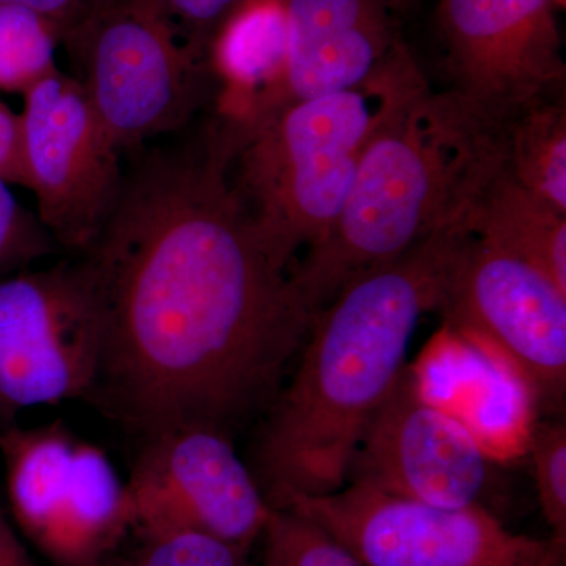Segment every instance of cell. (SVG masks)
I'll list each match as a JSON object with an SVG mask.
<instances>
[{"label":"cell","mask_w":566,"mask_h":566,"mask_svg":"<svg viewBox=\"0 0 566 566\" xmlns=\"http://www.w3.org/2000/svg\"><path fill=\"white\" fill-rule=\"evenodd\" d=\"M405 44L356 91L283 102L245 120H226L229 180L263 248L283 270L333 229Z\"/></svg>","instance_id":"cell-4"},{"label":"cell","mask_w":566,"mask_h":566,"mask_svg":"<svg viewBox=\"0 0 566 566\" xmlns=\"http://www.w3.org/2000/svg\"><path fill=\"white\" fill-rule=\"evenodd\" d=\"M11 513L55 566H103L133 528L128 483L63 422L0 430Z\"/></svg>","instance_id":"cell-5"},{"label":"cell","mask_w":566,"mask_h":566,"mask_svg":"<svg viewBox=\"0 0 566 566\" xmlns=\"http://www.w3.org/2000/svg\"><path fill=\"white\" fill-rule=\"evenodd\" d=\"M227 166L221 126L139 156L76 260L99 329L87 401L142 441L182 427L232 438L266 415L315 322Z\"/></svg>","instance_id":"cell-1"},{"label":"cell","mask_w":566,"mask_h":566,"mask_svg":"<svg viewBox=\"0 0 566 566\" xmlns=\"http://www.w3.org/2000/svg\"><path fill=\"white\" fill-rule=\"evenodd\" d=\"M468 234L447 223L357 275L316 314L255 450L253 475L273 509L289 495L335 493L348 483L365 430L408 365L417 326L441 305Z\"/></svg>","instance_id":"cell-2"},{"label":"cell","mask_w":566,"mask_h":566,"mask_svg":"<svg viewBox=\"0 0 566 566\" xmlns=\"http://www.w3.org/2000/svg\"><path fill=\"white\" fill-rule=\"evenodd\" d=\"M0 178L11 186H28L22 158L21 115L3 103H0Z\"/></svg>","instance_id":"cell-26"},{"label":"cell","mask_w":566,"mask_h":566,"mask_svg":"<svg viewBox=\"0 0 566 566\" xmlns=\"http://www.w3.org/2000/svg\"><path fill=\"white\" fill-rule=\"evenodd\" d=\"M107 0H0V6L25 7L40 13L57 29L62 43Z\"/></svg>","instance_id":"cell-25"},{"label":"cell","mask_w":566,"mask_h":566,"mask_svg":"<svg viewBox=\"0 0 566 566\" xmlns=\"http://www.w3.org/2000/svg\"><path fill=\"white\" fill-rule=\"evenodd\" d=\"M493 461L460 417L424 397L406 365L365 430L348 482L450 509L485 506Z\"/></svg>","instance_id":"cell-13"},{"label":"cell","mask_w":566,"mask_h":566,"mask_svg":"<svg viewBox=\"0 0 566 566\" xmlns=\"http://www.w3.org/2000/svg\"><path fill=\"white\" fill-rule=\"evenodd\" d=\"M63 43L76 63L74 77L122 153L177 132L199 106L203 62L182 46L153 0H107Z\"/></svg>","instance_id":"cell-6"},{"label":"cell","mask_w":566,"mask_h":566,"mask_svg":"<svg viewBox=\"0 0 566 566\" xmlns=\"http://www.w3.org/2000/svg\"><path fill=\"white\" fill-rule=\"evenodd\" d=\"M99 329L76 262L0 279V430L35 406L88 400Z\"/></svg>","instance_id":"cell-10"},{"label":"cell","mask_w":566,"mask_h":566,"mask_svg":"<svg viewBox=\"0 0 566 566\" xmlns=\"http://www.w3.org/2000/svg\"><path fill=\"white\" fill-rule=\"evenodd\" d=\"M126 483L142 536L199 532L249 549L273 513L232 438L212 428L145 439Z\"/></svg>","instance_id":"cell-12"},{"label":"cell","mask_w":566,"mask_h":566,"mask_svg":"<svg viewBox=\"0 0 566 566\" xmlns=\"http://www.w3.org/2000/svg\"><path fill=\"white\" fill-rule=\"evenodd\" d=\"M211 59L227 85V120H245L281 102L289 61L285 2L245 0L238 6L216 33Z\"/></svg>","instance_id":"cell-17"},{"label":"cell","mask_w":566,"mask_h":566,"mask_svg":"<svg viewBox=\"0 0 566 566\" xmlns=\"http://www.w3.org/2000/svg\"><path fill=\"white\" fill-rule=\"evenodd\" d=\"M264 536L263 566H364L307 517L274 510Z\"/></svg>","instance_id":"cell-20"},{"label":"cell","mask_w":566,"mask_h":566,"mask_svg":"<svg viewBox=\"0 0 566 566\" xmlns=\"http://www.w3.org/2000/svg\"><path fill=\"white\" fill-rule=\"evenodd\" d=\"M493 133L513 177L551 207L566 212L565 92L528 104Z\"/></svg>","instance_id":"cell-18"},{"label":"cell","mask_w":566,"mask_h":566,"mask_svg":"<svg viewBox=\"0 0 566 566\" xmlns=\"http://www.w3.org/2000/svg\"><path fill=\"white\" fill-rule=\"evenodd\" d=\"M238 2L240 0H153L186 50L202 62L211 32L237 9Z\"/></svg>","instance_id":"cell-24"},{"label":"cell","mask_w":566,"mask_h":566,"mask_svg":"<svg viewBox=\"0 0 566 566\" xmlns=\"http://www.w3.org/2000/svg\"><path fill=\"white\" fill-rule=\"evenodd\" d=\"M449 88L442 95L482 129L565 92L554 0H439Z\"/></svg>","instance_id":"cell-9"},{"label":"cell","mask_w":566,"mask_h":566,"mask_svg":"<svg viewBox=\"0 0 566 566\" xmlns=\"http://www.w3.org/2000/svg\"><path fill=\"white\" fill-rule=\"evenodd\" d=\"M59 43L57 29L36 11L0 6V92L24 95L50 76Z\"/></svg>","instance_id":"cell-19"},{"label":"cell","mask_w":566,"mask_h":566,"mask_svg":"<svg viewBox=\"0 0 566 566\" xmlns=\"http://www.w3.org/2000/svg\"><path fill=\"white\" fill-rule=\"evenodd\" d=\"M132 566H249L248 549L199 532L144 536Z\"/></svg>","instance_id":"cell-22"},{"label":"cell","mask_w":566,"mask_h":566,"mask_svg":"<svg viewBox=\"0 0 566 566\" xmlns=\"http://www.w3.org/2000/svg\"><path fill=\"white\" fill-rule=\"evenodd\" d=\"M411 368L424 397L460 417L493 460L527 450L538 408L521 379L485 349L444 327Z\"/></svg>","instance_id":"cell-15"},{"label":"cell","mask_w":566,"mask_h":566,"mask_svg":"<svg viewBox=\"0 0 566 566\" xmlns=\"http://www.w3.org/2000/svg\"><path fill=\"white\" fill-rule=\"evenodd\" d=\"M10 186L0 178V279L20 273L59 248L39 216L18 202Z\"/></svg>","instance_id":"cell-23"},{"label":"cell","mask_w":566,"mask_h":566,"mask_svg":"<svg viewBox=\"0 0 566 566\" xmlns=\"http://www.w3.org/2000/svg\"><path fill=\"white\" fill-rule=\"evenodd\" d=\"M457 221L465 232L535 264L566 292V212L513 177L493 133L482 134L471 153Z\"/></svg>","instance_id":"cell-16"},{"label":"cell","mask_w":566,"mask_h":566,"mask_svg":"<svg viewBox=\"0 0 566 566\" xmlns=\"http://www.w3.org/2000/svg\"><path fill=\"white\" fill-rule=\"evenodd\" d=\"M527 452L534 464L536 493L554 542L566 543V428L564 423L536 424Z\"/></svg>","instance_id":"cell-21"},{"label":"cell","mask_w":566,"mask_h":566,"mask_svg":"<svg viewBox=\"0 0 566 566\" xmlns=\"http://www.w3.org/2000/svg\"><path fill=\"white\" fill-rule=\"evenodd\" d=\"M438 312L447 329L504 363L536 408L564 405L566 292L535 264L469 233Z\"/></svg>","instance_id":"cell-8"},{"label":"cell","mask_w":566,"mask_h":566,"mask_svg":"<svg viewBox=\"0 0 566 566\" xmlns=\"http://www.w3.org/2000/svg\"><path fill=\"white\" fill-rule=\"evenodd\" d=\"M0 566H39L0 510Z\"/></svg>","instance_id":"cell-27"},{"label":"cell","mask_w":566,"mask_h":566,"mask_svg":"<svg viewBox=\"0 0 566 566\" xmlns=\"http://www.w3.org/2000/svg\"><path fill=\"white\" fill-rule=\"evenodd\" d=\"M103 566H132V562L126 564V562L107 560Z\"/></svg>","instance_id":"cell-28"},{"label":"cell","mask_w":566,"mask_h":566,"mask_svg":"<svg viewBox=\"0 0 566 566\" xmlns=\"http://www.w3.org/2000/svg\"><path fill=\"white\" fill-rule=\"evenodd\" d=\"M289 61L281 102L356 91L401 46L385 0H286Z\"/></svg>","instance_id":"cell-14"},{"label":"cell","mask_w":566,"mask_h":566,"mask_svg":"<svg viewBox=\"0 0 566 566\" xmlns=\"http://www.w3.org/2000/svg\"><path fill=\"white\" fill-rule=\"evenodd\" d=\"M22 96L25 189L59 248L84 252L120 193L122 151L76 77L57 69Z\"/></svg>","instance_id":"cell-11"},{"label":"cell","mask_w":566,"mask_h":566,"mask_svg":"<svg viewBox=\"0 0 566 566\" xmlns=\"http://www.w3.org/2000/svg\"><path fill=\"white\" fill-rule=\"evenodd\" d=\"M274 510L307 517L364 566H560L565 546L510 532L486 506L450 509L348 482L292 494Z\"/></svg>","instance_id":"cell-7"},{"label":"cell","mask_w":566,"mask_h":566,"mask_svg":"<svg viewBox=\"0 0 566 566\" xmlns=\"http://www.w3.org/2000/svg\"><path fill=\"white\" fill-rule=\"evenodd\" d=\"M394 2H397V0H394Z\"/></svg>","instance_id":"cell-29"},{"label":"cell","mask_w":566,"mask_h":566,"mask_svg":"<svg viewBox=\"0 0 566 566\" xmlns=\"http://www.w3.org/2000/svg\"><path fill=\"white\" fill-rule=\"evenodd\" d=\"M479 136L480 129L442 93L431 92L415 61L406 59L360 153L337 221L290 270L315 314L357 275L392 262L455 222Z\"/></svg>","instance_id":"cell-3"}]
</instances>
